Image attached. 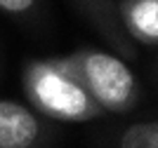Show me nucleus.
I'll list each match as a JSON object with an SVG mask.
<instances>
[{
    "label": "nucleus",
    "mask_w": 158,
    "mask_h": 148,
    "mask_svg": "<svg viewBox=\"0 0 158 148\" xmlns=\"http://www.w3.org/2000/svg\"><path fill=\"white\" fill-rule=\"evenodd\" d=\"M54 64L69 73L102 110L125 113L139 99L137 78L116 54L85 47L66 57H54Z\"/></svg>",
    "instance_id": "obj_1"
},
{
    "label": "nucleus",
    "mask_w": 158,
    "mask_h": 148,
    "mask_svg": "<svg viewBox=\"0 0 158 148\" xmlns=\"http://www.w3.org/2000/svg\"><path fill=\"white\" fill-rule=\"evenodd\" d=\"M21 82L28 101L47 118L64 122H90L104 113L69 73L54 64V59L28 61Z\"/></svg>",
    "instance_id": "obj_2"
},
{
    "label": "nucleus",
    "mask_w": 158,
    "mask_h": 148,
    "mask_svg": "<svg viewBox=\"0 0 158 148\" xmlns=\"http://www.w3.org/2000/svg\"><path fill=\"white\" fill-rule=\"evenodd\" d=\"M83 19L99 33V38L106 40V45H111L125 59L137 57V47L125 31L120 28L118 14H116V0H73Z\"/></svg>",
    "instance_id": "obj_3"
},
{
    "label": "nucleus",
    "mask_w": 158,
    "mask_h": 148,
    "mask_svg": "<svg viewBox=\"0 0 158 148\" xmlns=\"http://www.w3.org/2000/svg\"><path fill=\"white\" fill-rule=\"evenodd\" d=\"M120 28L132 42L156 47L158 42V0H116Z\"/></svg>",
    "instance_id": "obj_4"
},
{
    "label": "nucleus",
    "mask_w": 158,
    "mask_h": 148,
    "mask_svg": "<svg viewBox=\"0 0 158 148\" xmlns=\"http://www.w3.org/2000/svg\"><path fill=\"white\" fill-rule=\"evenodd\" d=\"M40 136L43 127L31 110L14 101H0V148H31Z\"/></svg>",
    "instance_id": "obj_5"
},
{
    "label": "nucleus",
    "mask_w": 158,
    "mask_h": 148,
    "mask_svg": "<svg viewBox=\"0 0 158 148\" xmlns=\"http://www.w3.org/2000/svg\"><path fill=\"white\" fill-rule=\"evenodd\" d=\"M120 148H158V125L137 122L120 136Z\"/></svg>",
    "instance_id": "obj_6"
},
{
    "label": "nucleus",
    "mask_w": 158,
    "mask_h": 148,
    "mask_svg": "<svg viewBox=\"0 0 158 148\" xmlns=\"http://www.w3.org/2000/svg\"><path fill=\"white\" fill-rule=\"evenodd\" d=\"M38 7V0H0V12L10 17H26L33 14Z\"/></svg>",
    "instance_id": "obj_7"
}]
</instances>
